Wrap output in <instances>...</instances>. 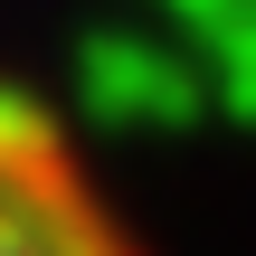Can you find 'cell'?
Listing matches in <instances>:
<instances>
[{"label":"cell","mask_w":256,"mask_h":256,"mask_svg":"<svg viewBox=\"0 0 256 256\" xmlns=\"http://www.w3.org/2000/svg\"><path fill=\"white\" fill-rule=\"evenodd\" d=\"M0 256H142L48 104L0 86Z\"/></svg>","instance_id":"cell-1"}]
</instances>
